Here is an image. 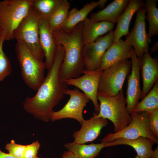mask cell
<instances>
[{
  "label": "cell",
  "instance_id": "cell-1",
  "mask_svg": "<svg viewBox=\"0 0 158 158\" xmlns=\"http://www.w3.org/2000/svg\"><path fill=\"white\" fill-rule=\"evenodd\" d=\"M64 55L63 47L57 46L52 65L36 94L27 97L23 103L27 112L44 122L50 120L54 108L63 99L67 89L65 82L61 81L59 73Z\"/></svg>",
  "mask_w": 158,
  "mask_h": 158
},
{
  "label": "cell",
  "instance_id": "cell-2",
  "mask_svg": "<svg viewBox=\"0 0 158 158\" xmlns=\"http://www.w3.org/2000/svg\"><path fill=\"white\" fill-rule=\"evenodd\" d=\"M83 22L68 30L60 29L52 32L55 43L64 50L63 60L59 69L61 82L79 77L85 70L83 55L84 46L82 35Z\"/></svg>",
  "mask_w": 158,
  "mask_h": 158
},
{
  "label": "cell",
  "instance_id": "cell-3",
  "mask_svg": "<svg viewBox=\"0 0 158 158\" xmlns=\"http://www.w3.org/2000/svg\"><path fill=\"white\" fill-rule=\"evenodd\" d=\"M97 98L100 102L99 110L98 113H95L96 116L111 121L114 133L120 131L130 124L131 116L126 108L123 90L112 96L98 92Z\"/></svg>",
  "mask_w": 158,
  "mask_h": 158
},
{
  "label": "cell",
  "instance_id": "cell-4",
  "mask_svg": "<svg viewBox=\"0 0 158 158\" xmlns=\"http://www.w3.org/2000/svg\"><path fill=\"white\" fill-rule=\"evenodd\" d=\"M32 8V0L0 1V36L13 40V33Z\"/></svg>",
  "mask_w": 158,
  "mask_h": 158
},
{
  "label": "cell",
  "instance_id": "cell-5",
  "mask_svg": "<svg viewBox=\"0 0 158 158\" xmlns=\"http://www.w3.org/2000/svg\"><path fill=\"white\" fill-rule=\"evenodd\" d=\"M15 49L23 81L30 88L37 90L45 78L44 62L37 58L22 42L17 41Z\"/></svg>",
  "mask_w": 158,
  "mask_h": 158
},
{
  "label": "cell",
  "instance_id": "cell-6",
  "mask_svg": "<svg viewBox=\"0 0 158 158\" xmlns=\"http://www.w3.org/2000/svg\"><path fill=\"white\" fill-rule=\"evenodd\" d=\"M40 15L32 8L13 33L14 39L22 42L37 59L43 61L44 53L39 39Z\"/></svg>",
  "mask_w": 158,
  "mask_h": 158
},
{
  "label": "cell",
  "instance_id": "cell-7",
  "mask_svg": "<svg viewBox=\"0 0 158 158\" xmlns=\"http://www.w3.org/2000/svg\"><path fill=\"white\" fill-rule=\"evenodd\" d=\"M131 68V61L126 59L104 69L100 77L98 92L110 96L118 94L122 90Z\"/></svg>",
  "mask_w": 158,
  "mask_h": 158
},
{
  "label": "cell",
  "instance_id": "cell-8",
  "mask_svg": "<svg viewBox=\"0 0 158 158\" xmlns=\"http://www.w3.org/2000/svg\"><path fill=\"white\" fill-rule=\"evenodd\" d=\"M130 124L119 131L109 133L103 138L101 142H110L118 138L133 139L142 137L148 138L158 144V138L150 127L148 115L146 112H132Z\"/></svg>",
  "mask_w": 158,
  "mask_h": 158
},
{
  "label": "cell",
  "instance_id": "cell-9",
  "mask_svg": "<svg viewBox=\"0 0 158 158\" xmlns=\"http://www.w3.org/2000/svg\"><path fill=\"white\" fill-rule=\"evenodd\" d=\"M65 95L69 96V100L61 109L53 111L50 120L54 122L62 119L71 118L80 123L84 120L83 115V110L90 99L84 93L75 88L73 90L67 89Z\"/></svg>",
  "mask_w": 158,
  "mask_h": 158
},
{
  "label": "cell",
  "instance_id": "cell-10",
  "mask_svg": "<svg viewBox=\"0 0 158 158\" xmlns=\"http://www.w3.org/2000/svg\"><path fill=\"white\" fill-rule=\"evenodd\" d=\"M113 39L112 30L94 42L84 45L83 55L85 70L92 71L99 68L104 53L113 43Z\"/></svg>",
  "mask_w": 158,
  "mask_h": 158
},
{
  "label": "cell",
  "instance_id": "cell-11",
  "mask_svg": "<svg viewBox=\"0 0 158 158\" xmlns=\"http://www.w3.org/2000/svg\"><path fill=\"white\" fill-rule=\"evenodd\" d=\"M146 13L143 6L137 11L134 25L124 41L126 44L133 47L136 56L140 58L149 49L146 30Z\"/></svg>",
  "mask_w": 158,
  "mask_h": 158
},
{
  "label": "cell",
  "instance_id": "cell-12",
  "mask_svg": "<svg viewBox=\"0 0 158 158\" xmlns=\"http://www.w3.org/2000/svg\"><path fill=\"white\" fill-rule=\"evenodd\" d=\"M102 71L99 68L92 71L85 70L82 76L65 81L67 85L75 86L83 91L92 101L97 113L99 110L97 98L98 87Z\"/></svg>",
  "mask_w": 158,
  "mask_h": 158
},
{
  "label": "cell",
  "instance_id": "cell-13",
  "mask_svg": "<svg viewBox=\"0 0 158 158\" xmlns=\"http://www.w3.org/2000/svg\"><path fill=\"white\" fill-rule=\"evenodd\" d=\"M130 59L131 71L128 78L126 99V108L130 114L141 99L142 93L140 85L141 58L137 56L134 50Z\"/></svg>",
  "mask_w": 158,
  "mask_h": 158
},
{
  "label": "cell",
  "instance_id": "cell-14",
  "mask_svg": "<svg viewBox=\"0 0 158 158\" xmlns=\"http://www.w3.org/2000/svg\"><path fill=\"white\" fill-rule=\"evenodd\" d=\"M80 129L74 132L73 136V142L79 144L92 142L98 138L101 130L108 124L107 119L96 116L95 113L87 120H84L80 123Z\"/></svg>",
  "mask_w": 158,
  "mask_h": 158
},
{
  "label": "cell",
  "instance_id": "cell-15",
  "mask_svg": "<svg viewBox=\"0 0 158 158\" xmlns=\"http://www.w3.org/2000/svg\"><path fill=\"white\" fill-rule=\"evenodd\" d=\"M140 70L142 78V88L141 99L149 92L158 78V61L153 58L149 52L141 58Z\"/></svg>",
  "mask_w": 158,
  "mask_h": 158
},
{
  "label": "cell",
  "instance_id": "cell-16",
  "mask_svg": "<svg viewBox=\"0 0 158 158\" xmlns=\"http://www.w3.org/2000/svg\"><path fill=\"white\" fill-rule=\"evenodd\" d=\"M39 39L44 53L46 68L48 70L53 63L57 46L47 20L41 17L39 22Z\"/></svg>",
  "mask_w": 158,
  "mask_h": 158
},
{
  "label": "cell",
  "instance_id": "cell-17",
  "mask_svg": "<svg viewBox=\"0 0 158 158\" xmlns=\"http://www.w3.org/2000/svg\"><path fill=\"white\" fill-rule=\"evenodd\" d=\"M134 50L132 46L126 44L121 38L113 42L104 53L99 69L103 71L122 60L130 59Z\"/></svg>",
  "mask_w": 158,
  "mask_h": 158
},
{
  "label": "cell",
  "instance_id": "cell-18",
  "mask_svg": "<svg viewBox=\"0 0 158 158\" xmlns=\"http://www.w3.org/2000/svg\"><path fill=\"white\" fill-rule=\"evenodd\" d=\"M114 24L106 21H96L87 18L83 22L81 33L85 44L92 42L103 35L112 30Z\"/></svg>",
  "mask_w": 158,
  "mask_h": 158
},
{
  "label": "cell",
  "instance_id": "cell-19",
  "mask_svg": "<svg viewBox=\"0 0 158 158\" xmlns=\"http://www.w3.org/2000/svg\"><path fill=\"white\" fill-rule=\"evenodd\" d=\"M144 2L142 0H130L123 12L118 18L117 25L113 31V42L118 41L124 35L129 33L130 24L134 14L140 7L143 6Z\"/></svg>",
  "mask_w": 158,
  "mask_h": 158
},
{
  "label": "cell",
  "instance_id": "cell-20",
  "mask_svg": "<svg viewBox=\"0 0 158 158\" xmlns=\"http://www.w3.org/2000/svg\"><path fill=\"white\" fill-rule=\"evenodd\" d=\"M155 142L148 138L141 137L133 139L118 138L110 142H107L106 147L119 145H127L133 148L140 158H151Z\"/></svg>",
  "mask_w": 158,
  "mask_h": 158
},
{
  "label": "cell",
  "instance_id": "cell-21",
  "mask_svg": "<svg viewBox=\"0 0 158 158\" xmlns=\"http://www.w3.org/2000/svg\"><path fill=\"white\" fill-rule=\"evenodd\" d=\"M129 0H115L102 10L92 13L90 18L96 21H106L115 23L127 7Z\"/></svg>",
  "mask_w": 158,
  "mask_h": 158
},
{
  "label": "cell",
  "instance_id": "cell-22",
  "mask_svg": "<svg viewBox=\"0 0 158 158\" xmlns=\"http://www.w3.org/2000/svg\"><path fill=\"white\" fill-rule=\"evenodd\" d=\"M107 142L89 145L79 144L74 142L66 143L64 147L78 158H94L99 154L102 149L106 147Z\"/></svg>",
  "mask_w": 158,
  "mask_h": 158
},
{
  "label": "cell",
  "instance_id": "cell-23",
  "mask_svg": "<svg viewBox=\"0 0 158 158\" xmlns=\"http://www.w3.org/2000/svg\"><path fill=\"white\" fill-rule=\"evenodd\" d=\"M99 3L92 1L86 4L80 10L73 8L69 11L67 19L61 29L64 30H69L80 22H83L91 11L98 6Z\"/></svg>",
  "mask_w": 158,
  "mask_h": 158
},
{
  "label": "cell",
  "instance_id": "cell-24",
  "mask_svg": "<svg viewBox=\"0 0 158 158\" xmlns=\"http://www.w3.org/2000/svg\"><path fill=\"white\" fill-rule=\"evenodd\" d=\"M157 0H146L143 7L147 14L146 18L149 23L147 33L148 43L151 42V38L158 35V9L156 6Z\"/></svg>",
  "mask_w": 158,
  "mask_h": 158
},
{
  "label": "cell",
  "instance_id": "cell-25",
  "mask_svg": "<svg viewBox=\"0 0 158 158\" xmlns=\"http://www.w3.org/2000/svg\"><path fill=\"white\" fill-rule=\"evenodd\" d=\"M70 6L68 1L63 0L59 7L47 20L52 32L61 29L67 19Z\"/></svg>",
  "mask_w": 158,
  "mask_h": 158
},
{
  "label": "cell",
  "instance_id": "cell-26",
  "mask_svg": "<svg viewBox=\"0 0 158 158\" xmlns=\"http://www.w3.org/2000/svg\"><path fill=\"white\" fill-rule=\"evenodd\" d=\"M157 109H158V80L149 92L136 105L133 111L148 112Z\"/></svg>",
  "mask_w": 158,
  "mask_h": 158
},
{
  "label": "cell",
  "instance_id": "cell-27",
  "mask_svg": "<svg viewBox=\"0 0 158 158\" xmlns=\"http://www.w3.org/2000/svg\"><path fill=\"white\" fill-rule=\"evenodd\" d=\"M63 0H32V8L42 18L48 20Z\"/></svg>",
  "mask_w": 158,
  "mask_h": 158
},
{
  "label": "cell",
  "instance_id": "cell-28",
  "mask_svg": "<svg viewBox=\"0 0 158 158\" xmlns=\"http://www.w3.org/2000/svg\"><path fill=\"white\" fill-rule=\"evenodd\" d=\"M4 38L0 36V82L9 75L12 71V66L10 61L4 51L3 45Z\"/></svg>",
  "mask_w": 158,
  "mask_h": 158
},
{
  "label": "cell",
  "instance_id": "cell-29",
  "mask_svg": "<svg viewBox=\"0 0 158 158\" xmlns=\"http://www.w3.org/2000/svg\"><path fill=\"white\" fill-rule=\"evenodd\" d=\"M26 145L16 143L14 140L7 144L5 148L9 153L17 158H24V155Z\"/></svg>",
  "mask_w": 158,
  "mask_h": 158
},
{
  "label": "cell",
  "instance_id": "cell-30",
  "mask_svg": "<svg viewBox=\"0 0 158 158\" xmlns=\"http://www.w3.org/2000/svg\"><path fill=\"white\" fill-rule=\"evenodd\" d=\"M147 112L150 129L158 138V109Z\"/></svg>",
  "mask_w": 158,
  "mask_h": 158
},
{
  "label": "cell",
  "instance_id": "cell-31",
  "mask_svg": "<svg viewBox=\"0 0 158 158\" xmlns=\"http://www.w3.org/2000/svg\"><path fill=\"white\" fill-rule=\"evenodd\" d=\"M40 146V144L37 140L26 145L24 158H38L37 154Z\"/></svg>",
  "mask_w": 158,
  "mask_h": 158
},
{
  "label": "cell",
  "instance_id": "cell-32",
  "mask_svg": "<svg viewBox=\"0 0 158 158\" xmlns=\"http://www.w3.org/2000/svg\"><path fill=\"white\" fill-rule=\"evenodd\" d=\"M61 158H78V157L71 152L65 151L63 154Z\"/></svg>",
  "mask_w": 158,
  "mask_h": 158
},
{
  "label": "cell",
  "instance_id": "cell-33",
  "mask_svg": "<svg viewBox=\"0 0 158 158\" xmlns=\"http://www.w3.org/2000/svg\"><path fill=\"white\" fill-rule=\"evenodd\" d=\"M0 158H17L8 153L2 152L0 148Z\"/></svg>",
  "mask_w": 158,
  "mask_h": 158
},
{
  "label": "cell",
  "instance_id": "cell-34",
  "mask_svg": "<svg viewBox=\"0 0 158 158\" xmlns=\"http://www.w3.org/2000/svg\"><path fill=\"white\" fill-rule=\"evenodd\" d=\"M158 42L157 41L151 48L150 50L151 54L157 51L158 49Z\"/></svg>",
  "mask_w": 158,
  "mask_h": 158
},
{
  "label": "cell",
  "instance_id": "cell-35",
  "mask_svg": "<svg viewBox=\"0 0 158 158\" xmlns=\"http://www.w3.org/2000/svg\"><path fill=\"white\" fill-rule=\"evenodd\" d=\"M151 158H158V146L155 150H153Z\"/></svg>",
  "mask_w": 158,
  "mask_h": 158
},
{
  "label": "cell",
  "instance_id": "cell-36",
  "mask_svg": "<svg viewBox=\"0 0 158 158\" xmlns=\"http://www.w3.org/2000/svg\"><path fill=\"white\" fill-rule=\"evenodd\" d=\"M107 1V0H100L98 1L99 4L98 6L101 8H104Z\"/></svg>",
  "mask_w": 158,
  "mask_h": 158
},
{
  "label": "cell",
  "instance_id": "cell-37",
  "mask_svg": "<svg viewBox=\"0 0 158 158\" xmlns=\"http://www.w3.org/2000/svg\"><path fill=\"white\" fill-rule=\"evenodd\" d=\"M134 158H140L137 155Z\"/></svg>",
  "mask_w": 158,
  "mask_h": 158
}]
</instances>
